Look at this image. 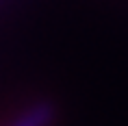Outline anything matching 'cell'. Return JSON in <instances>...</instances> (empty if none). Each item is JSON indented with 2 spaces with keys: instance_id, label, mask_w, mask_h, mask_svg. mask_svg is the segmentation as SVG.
I'll list each match as a JSON object with an SVG mask.
<instances>
[{
  "instance_id": "cell-1",
  "label": "cell",
  "mask_w": 128,
  "mask_h": 126,
  "mask_svg": "<svg viewBox=\"0 0 128 126\" xmlns=\"http://www.w3.org/2000/svg\"><path fill=\"white\" fill-rule=\"evenodd\" d=\"M54 119V109L48 102H37L22 111L9 126H50Z\"/></svg>"
}]
</instances>
